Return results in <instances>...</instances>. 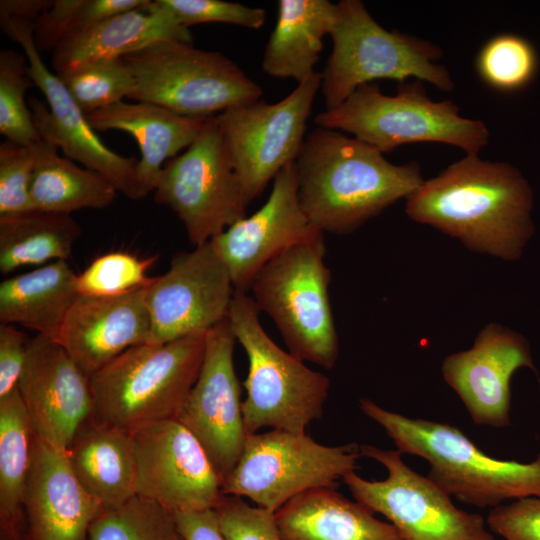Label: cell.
Segmentation results:
<instances>
[{
  "instance_id": "cell-1",
  "label": "cell",
  "mask_w": 540,
  "mask_h": 540,
  "mask_svg": "<svg viewBox=\"0 0 540 540\" xmlns=\"http://www.w3.org/2000/svg\"><path fill=\"white\" fill-rule=\"evenodd\" d=\"M533 205L532 187L517 167L465 154L424 180L404 211L470 251L511 262L521 258L534 235Z\"/></svg>"
},
{
  "instance_id": "cell-2",
  "label": "cell",
  "mask_w": 540,
  "mask_h": 540,
  "mask_svg": "<svg viewBox=\"0 0 540 540\" xmlns=\"http://www.w3.org/2000/svg\"><path fill=\"white\" fill-rule=\"evenodd\" d=\"M296 162L300 204L321 232L350 234L423 183L416 161L389 162L377 148L317 127Z\"/></svg>"
},
{
  "instance_id": "cell-3",
  "label": "cell",
  "mask_w": 540,
  "mask_h": 540,
  "mask_svg": "<svg viewBox=\"0 0 540 540\" xmlns=\"http://www.w3.org/2000/svg\"><path fill=\"white\" fill-rule=\"evenodd\" d=\"M359 407L399 451L425 459L427 476L463 503L494 508L507 500L540 497V453L528 463L500 460L449 423L409 418L368 398H360Z\"/></svg>"
},
{
  "instance_id": "cell-4",
  "label": "cell",
  "mask_w": 540,
  "mask_h": 540,
  "mask_svg": "<svg viewBox=\"0 0 540 540\" xmlns=\"http://www.w3.org/2000/svg\"><path fill=\"white\" fill-rule=\"evenodd\" d=\"M207 332L131 347L95 372L90 376L93 416L131 433L177 419L198 378Z\"/></svg>"
},
{
  "instance_id": "cell-5",
  "label": "cell",
  "mask_w": 540,
  "mask_h": 540,
  "mask_svg": "<svg viewBox=\"0 0 540 540\" xmlns=\"http://www.w3.org/2000/svg\"><path fill=\"white\" fill-rule=\"evenodd\" d=\"M314 122L350 133L382 153L403 144L434 142L472 155L490 138L484 121L461 116L451 100L433 101L418 79L399 82L394 96L383 94L374 83L363 84L339 106L317 114Z\"/></svg>"
},
{
  "instance_id": "cell-6",
  "label": "cell",
  "mask_w": 540,
  "mask_h": 540,
  "mask_svg": "<svg viewBox=\"0 0 540 540\" xmlns=\"http://www.w3.org/2000/svg\"><path fill=\"white\" fill-rule=\"evenodd\" d=\"M329 35L332 51L321 73L325 110L339 106L359 86L377 79L402 82L413 77L444 92L455 88L449 70L439 63L443 57L440 46L418 36L386 30L360 0L336 3Z\"/></svg>"
},
{
  "instance_id": "cell-7",
  "label": "cell",
  "mask_w": 540,
  "mask_h": 540,
  "mask_svg": "<svg viewBox=\"0 0 540 540\" xmlns=\"http://www.w3.org/2000/svg\"><path fill=\"white\" fill-rule=\"evenodd\" d=\"M259 314L250 295L235 291L227 319L248 358L242 403L246 432L262 428L306 432L323 416L330 380L281 349L264 330Z\"/></svg>"
},
{
  "instance_id": "cell-8",
  "label": "cell",
  "mask_w": 540,
  "mask_h": 540,
  "mask_svg": "<svg viewBox=\"0 0 540 540\" xmlns=\"http://www.w3.org/2000/svg\"><path fill=\"white\" fill-rule=\"evenodd\" d=\"M325 252L324 235L286 249L259 270L249 291L259 311L273 320L292 355L332 369L339 356V339Z\"/></svg>"
},
{
  "instance_id": "cell-9",
  "label": "cell",
  "mask_w": 540,
  "mask_h": 540,
  "mask_svg": "<svg viewBox=\"0 0 540 540\" xmlns=\"http://www.w3.org/2000/svg\"><path fill=\"white\" fill-rule=\"evenodd\" d=\"M134 78L128 99L208 118L261 99L263 89L230 58L182 41H160L122 57Z\"/></svg>"
},
{
  "instance_id": "cell-10",
  "label": "cell",
  "mask_w": 540,
  "mask_h": 540,
  "mask_svg": "<svg viewBox=\"0 0 540 540\" xmlns=\"http://www.w3.org/2000/svg\"><path fill=\"white\" fill-rule=\"evenodd\" d=\"M360 446H327L303 433L271 429L248 434L243 452L222 484L224 495L246 497L276 512L314 489L335 488L357 469Z\"/></svg>"
},
{
  "instance_id": "cell-11",
  "label": "cell",
  "mask_w": 540,
  "mask_h": 540,
  "mask_svg": "<svg viewBox=\"0 0 540 540\" xmlns=\"http://www.w3.org/2000/svg\"><path fill=\"white\" fill-rule=\"evenodd\" d=\"M154 201L170 208L187 238L200 246L246 217L249 202L232 167L217 115L193 143L163 167Z\"/></svg>"
},
{
  "instance_id": "cell-12",
  "label": "cell",
  "mask_w": 540,
  "mask_h": 540,
  "mask_svg": "<svg viewBox=\"0 0 540 540\" xmlns=\"http://www.w3.org/2000/svg\"><path fill=\"white\" fill-rule=\"evenodd\" d=\"M360 453L383 465L387 477L366 480L353 471L343 482L357 502L386 517L404 540H496L481 515L457 508L437 483L406 465L398 449L360 445Z\"/></svg>"
},
{
  "instance_id": "cell-13",
  "label": "cell",
  "mask_w": 540,
  "mask_h": 540,
  "mask_svg": "<svg viewBox=\"0 0 540 540\" xmlns=\"http://www.w3.org/2000/svg\"><path fill=\"white\" fill-rule=\"evenodd\" d=\"M321 80V73L315 72L277 103L259 99L217 115L228 157L249 203L297 160Z\"/></svg>"
},
{
  "instance_id": "cell-14",
  "label": "cell",
  "mask_w": 540,
  "mask_h": 540,
  "mask_svg": "<svg viewBox=\"0 0 540 540\" xmlns=\"http://www.w3.org/2000/svg\"><path fill=\"white\" fill-rule=\"evenodd\" d=\"M3 32L23 48L29 75L46 98L31 97L29 108L40 138L60 148L64 156L105 177L118 192L132 200L141 199L136 178L138 160L108 148L89 125L56 74L43 63L33 41L34 24L0 18Z\"/></svg>"
},
{
  "instance_id": "cell-15",
  "label": "cell",
  "mask_w": 540,
  "mask_h": 540,
  "mask_svg": "<svg viewBox=\"0 0 540 540\" xmlns=\"http://www.w3.org/2000/svg\"><path fill=\"white\" fill-rule=\"evenodd\" d=\"M231 276L210 241L173 256L168 270L146 287L148 344L209 331L227 318L235 293Z\"/></svg>"
},
{
  "instance_id": "cell-16",
  "label": "cell",
  "mask_w": 540,
  "mask_h": 540,
  "mask_svg": "<svg viewBox=\"0 0 540 540\" xmlns=\"http://www.w3.org/2000/svg\"><path fill=\"white\" fill-rule=\"evenodd\" d=\"M137 495L174 512L214 510L222 480L198 439L177 419L134 432Z\"/></svg>"
},
{
  "instance_id": "cell-17",
  "label": "cell",
  "mask_w": 540,
  "mask_h": 540,
  "mask_svg": "<svg viewBox=\"0 0 540 540\" xmlns=\"http://www.w3.org/2000/svg\"><path fill=\"white\" fill-rule=\"evenodd\" d=\"M236 342L227 318L207 332L198 378L177 417L201 443L222 482L236 466L248 436L233 360Z\"/></svg>"
},
{
  "instance_id": "cell-18",
  "label": "cell",
  "mask_w": 540,
  "mask_h": 540,
  "mask_svg": "<svg viewBox=\"0 0 540 540\" xmlns=\"http://www.w3.org/2000/svg\"><path fill=\"white\" fill-rule=\"evenodd\" d=\"M305 214L298 196L296 162L273 180L263 206L210 240L236 291L249 292L259 270L286 249L323 235Z\"/></svg>"
},
{
  "instance_id": "cell-19",
  "label": "cell",
  "mask_w": 540,
  "mask_h": 540,
  "mask_svg": "<svg viewBox=\"0 0 540 540\" xmlns=\"http://www.w3.org/2000/svg\"><path fill=\"white\" fill-rule=\"evenodd\" d=\"M17 387L34 434L66 452L94 411L90 377L58 342L36 334Z\"/></svg>"
},
{
  "instance_id": "cell-20",
  "label": "cell",
  "mask_w": 540,
  "mask_h": 540,
  "mask_svg": "<svg viewBox=\"0 0 540 540\" xmlns=\"http://www.w3.org/2000/svg\"><path fill=\"white\" fill-rule=\"evenodd\" d=\"M520 368L536 371L528 340L505 325L489 323L471 348L447 356L441 371L475 424L502 428L510 425V383Z\"/></svg>"
},
{
  "instance_id": "cell-21",
  "label": "cell",
  "mask_w": 540,
  "mask_h": 540,
  "mask_svg": "<svg viewBox=\"0 0 540 540\" xmlns=\"http://www.w3.org/2000/svg\"><path fill=\"white\" fill-rule=\"evenodd\" d=\"M24 515L31 540H88L101 505L76 478L67 454L34 435Z\"/></svg>"
},
{
  "instance_id": "cell-22",
  "label": "cell",
  "mask_w": 540,
  "mask_h": 540,
  "mask_svg": "<svg viewBox=\"0 0 540 540\" xmlns=\"http://www.w3.org/2000/svg\"><path fill=\"white\" fill-rule=\"evenodd\" d=\"M146 287L112 297L79 295L72 304L56 342L88 377L127 349L148 342Z\"/></svg>"
},
{
  "instance_id": "cell-23",
  "label": "cell",
  "mask_w": 540,
  "mask_h": 540,
  "mask_svg": "<svg viewBox=\"0 0 540 540\" xmlns=\"http://www.w3.org/2000/svg\"><path fill=\"white\" fill-rule=\"evenodd\" d=\"M86 118L95 131L119 130L134 137L141 151L136 178L142 199L155 190L164 165L193 143L209 117H186L153 103L121 101Z\"/></svg>"
},
{
  "instance_id": "cell-24",
  "label": "cell",
  "mask_w": 540,
  "mask_h": 540,
  "mask_svg": "<svg viewBox=\"0 0 540 540\" xmlns=\"http://www.w3.org/2000/svg\"><path fill=\"white\" fill-rule=\"evenodd\" d=\"M192 43L189 28L181 25L159 0L95 23L64 39L52 52L58 74L75 65L103 58H122L160 41Z\"/></svg>"
},
{
  "instance_id": "cell-25",
  "label": "cell",
  "mask_w": 540,
  "mask_h": 540,
  "mask_svg": "<svg viewBox=\"0 0 540 540\" xmlns=\"http://www.w3.org/2000/svg\"><path fill=\"white\" fill-rule=\"evenodd\" d=\"M66 454L76 478L103 511L117 509L137 495L131 432L102 423L92 414Z\"/></svg>"
},
{
  "instance_id": "cell-26",
  "label": "cell",
  "mask_w": 540,
  "mask_h": 540,
  "mask_svg": "<svg viewBox=\"0 0 540 540\" xmlns=\"http://www.w3.org/2000/svg\"><path fill=\"white\" fill-rule=\"evenodd\" d=\"M335 488L307 491L275 512L283 540H404L396 528Z\"/></svg>"
},
{
  "instance_id": "cell-27",
  "label": "cell",
  "mask_w": 540,
  "mask_h": 540,
  "mask_svg": "<svg viewBox=\"0 0 540 540\" xmlns=\"http://www.w3.org/2000/svg\"><path fill=\"white\" fill-rule=\"evenodd\" d=\"M76 279L63 260L6 278L0 283V322L19 324L56 341L79 296Z\"/></svg>"
},
{
  "instance_id": "cell-28",
  "label": "cell",
  "mask_w": 540,
  "mask_h": 540,
  "mask_svg": "<svg viewBox=\"0 0 540 540\" xmlns=\"http://www.w3.org/2000/svg\"><path fill=\"white\" fill-rule=\"evenodd\" d=\"M336 4L328 0H279L275 27L266 44L262 69L297 84L316 71L323 37L329 35Z\"/></svg>"
},
{
  "instance_id": "cell-29",
  "label": "cell",
  "mask_w": 540,
  "mask_h": 540,
  "mask_svg": "<svg viewBox=\"0 0 540 540\" xmlns=\"http://www.w3.org/2000/svg\"><path fill=\"white\" fill-rule=\"evenodd\" d=\"M34 172L30 197L34 209L71 214L80 209H104L117 195L102 175L60 156L58 148L43 140L31 145Z\"/></svg>"
},
{
  "instance_id": "cell-30",
  "label": "cell",
  "mask_w": 540,
  "mask_h": 540,
  "mask_svg": "<svg viewBox=\"0 0 540 540\" xmlns=\"http://www.w3.org/2000/svg\"><path fill=\"white\" fill-rule=\"evenodd\" d=\"M81 234L71 214L33 209L0 216V272L67 261Z\"/></svg>"
},
{
  "instance_id": "cell-31",
  "label": "cell",
  "mask_w": 540,
  "mask_h": 540,
  "mask_svg": "<svg viewBox=\"0 0 540 540\" xmlns=\"http://www.w3.org/2000/svg\"><path fill=\"white\" fill-rule=\"evenodd\" d=\"M34 435L16 387L0 397V521L25 520L23 499Z\"/></svg>"
},
{
  "instance_id": "cell-32",
  "label": "cell",
  "mask_w": 540,
  "mask_h": 540,
  "mask_svg": "<svg viewBox=\"0 0 540 540\" xmlns=\"http://www.w3.org/2000/svg\"><path fill=\"white\" fill-rule=\"evenodd\" d=\"M88 540H186L174 515L136 495L123 506L103 511L92 523Z\"/></svg>"
},
{
  "instance_id": "cell-33",
  "label": "cell",
  "mask_w": 540,
  "mask_h": 540,
  "mask_svg": "<svg viewBox=\"0 0 540 540\" xmlns=\"http://www.w3.org/2000/svg\"><path fill=\"white\" fill-rule=\"evenodd\" d=\"M56 75L85 115L129 98L135 86L123 58L87 61Z\"/></svg>"
},
{
  "instance_id": "cell-34",
  "label": "cell",
  "mask_w": 540,
  "mask_h": 540,
  "mask_svg": "<svg viewBox=\"0 0 540 540\" xmlns=\"http://www.w3.org/2000/svg\"><path fill=\"white\" fill-rule=\"evenodd\" d=\"M475 67L480 79L492 89L514 92L535 77L538 57L522 36L503 33L491 37L479 50Z\"/></svg>"
},
{
  "instance_id": "cell-35",
  "label": "cell",
  "mask_w": 540,
  "mask_h": 540,
  "mask_svg": "<svg viewBox=\"0 0 540 540\" xmlns=\"http://www.w3.org/2000/svg\"><path fill=\"white\" fill-rule=\"evenodd\" d=\"M28 69L25 54L13 49L0 52V133L25 146L42 140L25 102L26 91L35 86Z\"/></svg>"
},
{
  "instance_id": "cell-36",
  "label": "cell",
  "mask_w": 540,
  "mask_h": 540,
  "mask_svg": "<svg viewBox=\"0 0 540 540\" xmlns=\"http://www.w3.org/2000/svg\"><path fill=\"white\" fill-rule=\"evenodd\" d=\"M156 258L139 259L124 252L102 255L77 275V292L82 296L112 297L146 287L153 278L146 271Z\"/></svg>"
},
{
  "instance_id": "cell-37",
  "label": "cell",
  "mask_w": 540,
  "mask_h": 540,
  "mask_svg": "<svg viewBox=\"0 0 540 540\" xmlns=\"http://www.w3.org/2000/svg\"><path fill=\"white\" fill-rule=\"evenodd\" d=\"M34 172L31 146L5 140L0 145V216L33 210L30 189Z\"/></svg>"
},
{
  "instance_id": "cell-38",
  "label": "cell",
  "mask_w": 540,
  "mask_h": 540,
  "mask_svg": "<svg viewBox=\"0 0 540 540\" xmlns=\"http://www.w3.org/2000/svg\"><path fill=\"white\" fill-rule=\"evenodd\" d=\"M225 540H283L274 512L224 495L214 509Z\"/></svg>"
},
{
  "instance_id": "cell-39",
  "label": "cell",
  "mask_w": 540,
  "mask_h": 540,
  "mask_svg": "<svg viewBox=\"0 0 540 540\" xmlns=\"http://www.w3.org/2000/svg\"><path fill=\"white\" fill-rule=\"evenodd\" d=\"M187 28L201 23H226L260 29L265 24L262 8L223 0H159Z\"/></svg>"
},
{
  "instance_id": "cell-40",
  "label": "cell",
  "mask_w": 540,
  "mask_h": 540,
  "mask_svg": "<svg viewBox=\"0 0 540 540\" xmlns=\"http://www.w3.org/2000/svg\"><path fill=\"white\" fill-rule=\"evenodd\" d=\"M486 524L505 540H540V497L522 498L494 507Z\"/></svg>"
},
{
  "instance_id": "cell-41",
  "label": "cell",
  "mask_w": 540,
  "mask_h": 540,
  "mask_svg": "<svg viewBox=\"0 0 540 540\" xmlns=\"http://www.w3.org/2000/svg\"><path fill=\"white\" fill-rule=\"evenodd\" d=\"M82 0H53L52 6L34 24L33 41L37 51L53 52L72 34Z\"/></svg>"
},
{
  "instance_id": "cell-42",
  "label": "cell",
  "mask_w": 540,
  "mask_h": 540,
  "mask_svg": "<svg viewBox=\"0 0 540 540\" xmlns=\"http://www.w3.org/2000/svg\"><path fill=\"white\" fill-rule=\"evenodd\" d=\"M29 338L12 324H0V397L17 387Z\"/></svg>"
},
{
  "instance_id": "cell-43",
  "label": "cell",
  "mask_w": 540,
  "mask_h": 540,
  "mask_svg": "<svg viewBox=\"0 0 540 540\" xmlns=\"http://www.w3.org/2000/svg\"><path fill=\"white\" fill-rule=\"evenodd\" d=\"M173 515L186 540H225L215 510L174 512Z\"/></svg>"
},
{
  "instance_id": "cell-44",
  "label": "cell",
  "mask_w": 540,
  "mask_h": 540,
  "mask_svg": "<svg viewBox=\"0 0 540 540\" xmlns=\"http://www.w3.org/2000/svg\"><path fill=\"white\" fill-rule=\"evenodd\" d=\"M53 0H1L0 18H10L35 24Z\"/></svg>"
}]
</instances>
